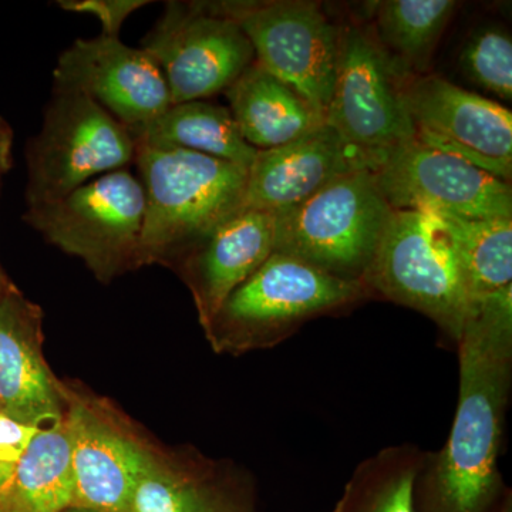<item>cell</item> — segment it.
Returning a JSON list of instances; mask_svg holds the SVG:
<instances>
[{
  "mask_svg": "<svg viewBox=\"0 0 512 512\" xmlns=\"http://www.w3.org/2000/svg\"><path fill=\"white\" fill-rule=\"evenodd\" d=\"M377 40L400 76L424 72L444 29L453 18L454 0H383L372 3Z\"/></svg>",
  "mask_w": 512,
  "mask_h": 512,
  "instance_id": "21",
  "label": "cell"
},
{
  "mask_svg": "<svg viewBox=\"0 0 512 512\" xmlns=\"http://www.w3.org/2000/svg\"><path fill=\"white\" fill-rule=\"evenodd\" d=\"M137 143L84 94L53 89L42 128L26 148V208L43 207L100 175L133 164Z\"/></svg>",
  "mask_w": 512,
  "mask_h": 512,
  "instance_id": "6",
  "label": "cell"
},
{
  "mask_svg": "<svg viewBox=\"0 0 512 512\" xmlns=\"http://www.w3.org/2000/svg\"><path fill=\"white\" fill-rule=\"evenodd\" d=\"M276 214L242 210L178 264L207 329L229 295L275 252Z\"/></svg>",
  "mask_w": 512,
  "mask_h": 512,
  "instance_id": "17",
  "label": "cell"
},
{
  "mask_svg": "<svg viewBox=\"0 0 512 512\" xmlns=\"http://www.w3.org/2000/svg\"><path fill=\"white\" fill-rule=\"evenodd\" d=\"M380 167L379 160L323 123L285 146L256 153L248 168L244 210L279 214L343 175Z\"/></svg>",
  "mask_w": 512,
  "mask_h": 512,
  "instance_id": "15",
  "label": "cell"
},
{
  "mask_svg": "<svg viewBox=\"0 0 512 512\" xmlns=\"http://www.w3.org/2000/svg\"><path fill=\"white\" fill-rule=\"evenodd\" d=\"M376 175L392 210L461 220L512 217L510 183L417 138L392 151Z\"/></svg>",
  "mask_w": 512,
  "mask_h": 512,
  "instance_id": "11",
  "label": "cell"
},
{
  "mask_svg": "<svg viewBox=\"0 0 512 512\" xmlns=\"http://www.w3.org/2000/svg\"><path fill=\"white\" fill-rule=\"evenodd\" d=\"M163 72L171 104L225 93L255 62L247 35L211 2H167L141 42Z\"/></svg>",
  "mask_w": 512,
  "mask_h": 512,
  "instance_id": "10",
  "label": "cell"
},
{
  "mask_svg": "<svg viewBox=\"0 0 512 512\" xmlns=\"http://www.w3.org/2000/svg\"><path fill=\"white\" fill-rule=\"evenodd\" d=\"M62 512H93V511L84 510V508H80V507H69V508H66V510H64Z\"/></svg>",
  "mask_w": 512,
  "mask_h": 512,
  "instance_id": "30",
  "label": "cell"
},
{
  "mask_svg": "<svg viewBox=\"0 0 512 512\" xmlns=\"http://www.w3.org/2000/svg\"><path fill=\"white\" fill-rule=\"evenodd\" d=\"M134 140L137 146L194 151L247 170L258 153L239 133L231 111L205 100L171 104Z\"/></svg>",
  "mask_w": 512,
  "mask_h": 512,
  "instance_id": "20",
  "label": "cell"
},
{
  "mask_svg": "<svg viewBox=\"0 0 512 512\" xmlns=\"http://www.w3.org/2000/svg\"><path fill=\"white\" fill-rule=\"evenodd\" d=\"M66 424L72 450V507L93 512H131L134 493L158 458L107 412L66 392Z\"/></svg>",
  "mask_w": 512,
  "mask_h": 512,
  "instance_id": "14",
  "label": "cell"
},
{
  "mask_svg": "<svg viewBox=\"0 0 512 512\" xmlns=\"http://www.w3.org/2000/svg\"><path fill=\"white\" fill-rule=\"evenodd\" d=\"M460 64L471 82L503 100H512V42L504 30L476 33L464 46Z\"/></svg>",
  "mask_w": 512,
  "mask_h": 512,
  "instance_id": "25",
  "label": "cell"
},
{
  "mask_svg": "<svg viewBox=\"0 0 512 512\" xmlns=\"http://www.w3.org/2000/svg\"><path fill=\"white\" fill-rule=\"evenodd\" d=\"M460 384L447 443L427 451L416 485L439 512H484L501 477L498 456L512 377V286L471 299L457 340Z\"/></svg>",
  "mask_w": 512,
  "mask_h": 512,
  "instance_id": "1",
  "label": "cell"
},
{
  "mask_svg": "<svg viewBox=\"0 0 512 512\" xmlns=\"http://www.w3.org/2000/svg\"><path fill=\"white\" fill-rule=\"evenodd\" d=\"M39 429L0 413V497L8 488L20 458Z\"/></svg>",
  "mask_w": 512,
  "mask_h": 512,
  "instance_id": "27",
  "label": "cell"
},
{
  "mask_svg": "<svg viewBox=\"0 0 512 512\" xmlns=\"http://www.w3.org/2000/svg\"><path fill=\"white\" fill-rule=\"evenodd\" d=\"M12 286L5 274H3L2 268H0V299H2V296L5 295Z\"/></svg>",
  "mask_w": 512,
  "mask_h": 512,
  "instance_id": "29",
  "label": "cell"
},
{
  "mask_svg": "<svg viewBox=\"0 0 512 512\" xmlns=\"http://www.w3.org/2000/svg\"><path fill=\"white\" fill-rule=\"evenodd\" d=\"M53 79V89L84 94L133 137L171 106L156 60L119 37L77 39L57 59Z\"/></svg>",
  "mask_w": 512,
  "mask_h": 512,
  "instance_id": "13",
  "label": "cell"
},
{
  "mask_svg": "<svg viewBox=\"0 0 512 512\" xmlns=\"http://www.w3.org/2000/svg\"><path fill=\"white\" fill-rule=\"evenodd\" d=\"M57 5L67 12L93 15L101 23V35L119 37L123 23L136 10L150 5V0H59Z\"/></svg>",
  "mask_w": 512,
  "mask_h": 512,
  "instance_id": "26",
  "label": "cell"
},
{
  "mask_svg": "<svg viewBox=\"0 0 512 512\" xmlns=\"http://www.w3.org/2000/svg\"><path fill=\"white\" fill-rule=\"evenodd\" d=\"M131 512H232L198 474L180 473L160 460L144 474Z\"/></svg>",
  "mask_w": 512,
  "mask_h": 512,
  "instance_id": "24",
  "label": "cell"
},
{
  "mask_svg": "<svg viewBox=\"0 0 512 512\" xmlns=\"http://www.w3.org/2000/svg\"><path fill=\"white\" fill-rule=\"evenodd\" d=\"M370 295L363 281L339 278L275 251L222 303L205 335L218 353L272 348L308 320Z\"/></svg>",
  "mask_w": 512,
  "mask_h": 512,
  "instance_id": "3",
  "label": "cell"
},
{
  "mask_svg": "<svg viewBox=\"0 0 512 512\" xmlns=\"http://www.w3.org/2000/svg\"><path fill=\"white\" fill-rule=\"evenodd\" d=\"M146 195L127 168L100 175L62 200L26 208L23 220L107 282L140 264Z\"/></svg>",
  "mask_w": 512,
  "mask_h": 512,
  "instance_id": "7",
  "label": "cell"
},
{
  "mask_svg": "<svg viewBox=\"0 0 512 512\" xmlns=\"http://www.w3.org/2000/svg\"><path fill=\"white\" fill-rule=\"evenodd\" d=\"M362 281L370 293L429 316L457 343L470 296L436 215L393 210Z\"/></svg>",
  "mask_w": 512,
  "mask_h": 512,
  "instance_id": "5",
  "label": "cell"
},
{
  "mask_svg": "<svg viewBox=\"0 0 512 512\" xmlns=\"http://www.w3.org/2000/svg\"><path fill=\"white\" fill-rule=\"evenodd\" d=\"M0 413H2V407H0Z\"/></svg>",
  "mask_w": 512,
  "mask_h": 512,
  "instance_id": "31",
  "label": "cell"
},
{
  "mask_svg": "<svg viewBox=\"0 0 512 512\" xmlns=\"http://www.w3.org/2000/svg\"><path fill=\"white\" fill-rule=\"evenodd\" d=\"M402 87L420 143L511 180V110L436 74L412 76Z\"/></svg>",
  "mask_w": 512,
  "mask_h": 512,
  "instance_id": "12",
  "label": "cell"
},
{
  "mask_svg": "<svg viewBox=\"0 0 512 512\" xmlns=\"http://www.w3.org/2000/svg\"><path fill=\"white\" fill-rule=\"evenodd\" d=\"M426 453L414 444H400L363 460L339 512H416L414 485Z\"/></svg>",
  "mask_w": 512,
  "mask_h": 512,
  "instance_id": "23",
  "label": "cell"
},
{
  "mask_svg": "<svg viewBox=\"0 0 512 512\" xmlns=\"http://www.w3.org/2000/svg\"><path fill=\"white\" fill-rule=\"evenodd\" d=\"M392 212L376 171L343 175L276 214L275 251L339 278L362 281Z\"/></svg>",
  "mask_w": 512,
  "mask_h": 512,
  "instance_id": "4",
  "label": "cell"
},
{
  "mask_svg": "<svg viewBox=\"0 0 512 512\" xmlns=\"http://www.w3.org/2000/svg\"><path fill=\"white\" fill-rule=\"evenodd\" d=\"M211 3L247 35L255 62L301 94L325 119L338 69L340 29L318 3Z\"/></svg>",
  "mask_w": 512,
  "mask_h": 512,
  "instance_id": "8",
  "label": "cell"
},
{
  "mask_svg": "<svg viewBox=\"0 0 512 512\" xmlns=\"http://www.w3.org/2000/svg\"><path fill=\"white\" fill-rule=\"evenodd\" d=\"M74 480L66 416L37 430L0 497V512H62L72 507Z\"/></svg>",
  "mask_w": 512,
  "mask_h": 512,
  "instance_id": "19",
  "label": "cell"
},
{
  "mask_svg": "<svg viewBox=\"0 0 512 512\" xmlns=\"http://www.w3.org/2000/svg\"><path fill=\"white\" fill-rule=\"evenodd\" d=\"M146 195L140 264H180L222 224L244 210L248 170L180 150L137 146Z\"/></svg>",
  "mask_w": 512,
  "mask_h": 512,
  "instance_id": "2",
  "label": "cell"
},
{
  "mask_svg": "<svg viewBox=\"0 0 512 512\" xmlns=\"http://www.w3.org/2000/svg\"><path fill=\"white\" fill-rule=\"evenodd\" d=\"M42 343V311L12 286L0 299V407L37 427L66 413V390L50 372Z\"/></svg>",
  "mask_w": 512,
  "mask_h": 512,
  "instance_id": "16",
  "label": "cell"
},
{
  "mask_svg": "<svg viewBox=\"0 0 512 512\" xmlns=\"http://www.w3.org/2000/svg\"><path fill=\"white\" fill-rule=\"evenodd\" d=\"M439 218L453 245L470 301L512 286V217Z\"/></svg>",
  "mask_w": 512,
  "mask_h": 512,
  "instance_id": "22",
  "label": "cell"
},
{
  "mask_svg": "<svg viewBox=\"0 0 512 512\" xmlns=\"http://www.w3.org/2000/svg\"><path fill=\"white\" fill-rule=\"evenodd\" d=\"M225 96L239 133L258 151L285 146L325 123L301 94L256 62Z\"/></svg>",
  "mask_w": 512,
  "mask_h": 512,
  "instance_id": "18",
  "label": "cell"
},
{
  "mask_svg": "<svg viewBox=\"0 0 512 512\" xmlns=\"http://www.w3.org/2000/svg\"><path fill=\"white\" fill-rule=\"evenodd\" d=\"M13 165V130L8 121L0 116V180Z\"/></svg>",
  "mask_w": 512,
  "mask_h": 512,
  "instance_id": "28",
  "label": "cell"
},
{
  "mask_svg": "<svg viewBox=\"0 0 512 512\" xmlns=\"http://www.w3.org/2000/svg\"><path fill=\"white\" fill-rule=\"evenodd\" d=\"M404 77L370 30L340 29L338 69L325 123L350 146L384 163L416 138L403 99Z\"/></svg>",
  "mask_w": 512,
  "mask_h": 512,
  "instance_id": "9",
  "label": "cell"
}]
</instances>
